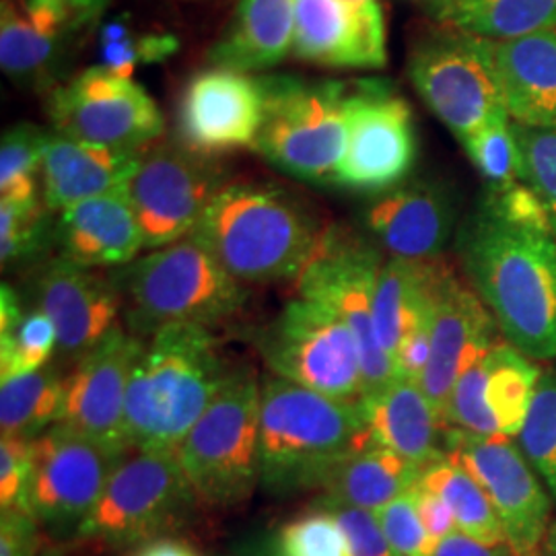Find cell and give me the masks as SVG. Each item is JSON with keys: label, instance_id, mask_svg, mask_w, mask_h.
<instances>
[{"label": "cell", "instance_id": "30bf717a", "mask_svg": "<svg viewBox=\"0 0 556 556\" xmlns=\"http://www.w3.org/2000/svg\"><path fill=\"white\" fill-rule=\"evenodd\" d=\"M381 256L378 250L344 227L324 229L318 250L298 277L299 298L316 301L346 324L355 337L363 365V396L397 378L396 363L379 344L374 299Z\"/></svg>", "mask_w": 556, "mask_h": 556}, {"label": "cell", "instance_id": "8fae6325", "mask_svg": "<svg viewBox=\"0 0 556 556\" xmlns=\"http://www.w3.org/2000/svg\"><path fill=\"white\" fill-rule=\"evenodd\" d=\"M256 346L277 378L338 400L358 402L363 397L357 340L342 319L316 301H289L260 330Z\"/></svg>", "mask_w": 556, "mask_h": 556}, {"label": "cell", "instance_id": "816d5d0a", "mask_svg": "<svg viewBox=\"0 0 556 556\" xmlns=\"http://www.w3.org/2000/svg\"><path fill=\"white\" fill-rule=\"evenodd\" d=\"M60 2H64L85 25L98 20L110 4V0H60Z\"/></svg>", "mask_w": 556, "mask_h": 556}, {"label": "cell", "instance_id": "ba28073f", "mask_svg": "<svg viewBox=\"0 0 556 556\" xmlns=\"http://www.w3.org/2000/svg\"><path fill=\"white\" fill-rule=\"evenodd\" d=\"M199 503L174 452H130L77 538L110 548H139L179 530Z\"/></svg>", "mask_w": 556, "mask_h": 556}, {"label": "cell", "instance_id": "60d3db41", "mask_svg": "<svg viewBox=\"0 0 556 556\" xmlns=\"http://www.w3.org/2000/svg\"><path fill=\"white\" fill-rule=\"evenodd\" d=\"M275 556H351L338 517L324 505L287 521L273 544Z\"/></svg>", "mask_w": 556, "mask_h": 556}, {"label": "cell", "instance_id": "83f0119b", "mask_svg": "<svg viewBox=\"0 0 556 556\" xmlns=\"http://www.w3.org/2000/svg\"><path fill=\"white\" fill-rule=\"evenodd\" d=\"M298 0H239L233 17L208 52L211 66L254 75L293 50Z\"/></svg>", "mask_w": 556, "mask_h": 556}, {"label": "cell", "instance_id": "11a10c76", "mask_svg": "<svg viewBox=\"0 0 556 556\" xmlns=\"http://www.w3.org/2000/svg\"><path fill=\"white\" fill-rule=\"evenodd\" d=\"M534 556H542V555H540V553H538V555H534Z\"/></svg>", "mask_w": 556, "mask_h": 556}, {"label": "cell", "instance_id": "484cf974", "mask_svg": "<svg viewBox=\"0 0 556 556\" xmlns=\"http://www.w3.org/2000/svg\"><path fill=\"white\" fill-rule=\"evenodd\" d=\"M142 151H119L59 132L48 135L41 165V197L52 213L83 200L122 192Z\"/></svg>", "mask_w": 556, "mask_h": 556}, {"label": "cell", "instance_id": "836d02e7", "mask_svg": "<svg viewBox=\"0 0 556 556\" xmlns=\"http://www.w3.org/2000/svg\"><path fill=\"white\" fill-rule=\"evenodd\" d=\"M420 486L429 489L443 498L456 517L457 530L475 538L482 544L507 542L497 511L484 489L470 477L459 464L447 456L431 464L418 480Z\"/></svg>", "mask_w": 556, "mask_h": 556}, {"label": "cell", "instance_id": "ac0fdd59", "mask_svg": "<svg viewBox=\"0 0 556 556\" xmlns=\"http://www.w3.org/2000/svg\"><path fill=\"white\" fill-rule=\"evenodd\" d=\"M540 376L536 361L497 340L457 379L445 425L482 438H516L530 415Z\"/></svg>", "mask_w": 556, "mask_h": 556}, {"label": "cell", "instance_id": "d6986e66", "mask_svg": "<svg viewBox=\"0 0 556 556\" xmlns=\"http://www.w3.org/2000/svg\"><path fill=\"white\" fill-rule=\"evenodd\" d=\"M36 307L59 330V361L79 363L119 326L124 299L114 278L64 258L50 260L34 282Z\"/></svg>", "mask_w": 556, "mask_h": 556}, {"label": "cell", "instance_id": "603a6c76", "mask_svg": "<svg viewBox=\"0 0 556 556\" xmlns=\"http://www.w3.org/2000/svg\"><path fill=\"white\" fill-rule=\"evenodd\" d=\"M367 231L392 258H441L457 223V200L438 179L402 181L363 213Z\"/></svg>", "mask_w": 556, "mask_h": 556}, {"label": "cell", "instance_id": "9f6ffc18", "mask_svg": "<svg viewBox=\"0 0 556 556\" xmlns=\"http://www.w3.org/2000/svg\"><path fill=\"white\" fill-rule=\"evenodd\" d=\"M268 556H275V555H268Z\"/></svg>", "mask_w": 556, "mask_h": 556}, {"label": "cell", "instance_id": "ffe728a7", "mask_svg": "<svg viewBox=\"0 0 556 556\" xmlns=\"http://www.w3.org/2000/svg\"><path fill=\"white\" fill-rule=\"evenodd\" d=\"M495 330L497 321L489 307L450 268L433 299L431 357L420 378V388L443 422L457 379L495 346Z\"/></svg>", "mask_w": 556, "mask_h": 556}, {"label": "cell", "instance_id": "277c9868", "mask_svg": "<svg viewBox=\"0 0 556 556\" xmlns=\"http://www.w3.org/2000/svg\"><path fill=\"white\" fill-rule=\"evenodd\" d=\"M324 229L287 190L270 184H227L190 238L239 282L298 278Z\"/></svg>", "mask_w": 556, "mask_h": 556}, {"label": "cell", "instance_id": "6da1fadb", "mask_svg": "<svg viewBox=\"0 0 556 556\" xmlns=\"http://www.w3.org/2000/svg\"><path fill=\"white\" fill-rule=\"evenodd\" d=\"M457 254L505 340L532 361L556 358V238L507 219L486 194L457 229Z\"/></svg>", "mask_w": 556, "mask_h": 556}, {"label": "cell", "instance_id": "44dd1931", "mask_svg": "<svg viewBox=\"0 0 556 556\" xmlns=\"http://www.w3.org/2000/svg\"><path fill=\"white\" fill-rule=\"evenodd\" d=\"M291 54L326 68H383L388 31L378 0H298Z\"/></svg>", "mask_w": 556, "mask_h": 556}, {"label": "cell", "instance_id": "e575fe53", "mask_svg": "<svg viewBox=\"0 0 556 556\" xmlns=\"http://www.w3.org/2000/svg\"><path fill=\"white\" fill-rule=\"evenodd\" d=\"M48 135L34 124L11 126L0 142V202L40 199Z\"/></svg>", "mask_w": 556, "mask_h": 556}, {"label": "cell", "instance_id": "3957f363", "mask_svg": "<svg viewBox=\"0 0 556 556\" xmlns=\"http://www.w3.org/2000/svg\"><path fill=\"white\" fill-rule=\"evenodd\" d=\"M376 443L358 402L289 379L260 390V484L275 495L321 489L342 459Z\"/></svg>", "mask_w": 556, "mask_h": 556}, {"label": "cell", "instance_id": "4dcf8cb0", "mask_svg": "<svg viewBox=\"0 0 556 556\" xmlns=\"http://www.w3.org/2000/svg\"><path fill=\"white\" fill-rule=\"evenodd\" d=\"M422 470L396 452L371 443L342 459L321 484L319 503L349 505L378 514L388 503L415 489Z\"/></svg>", "mask_w": 556, "mask_h": 556}, {"label": "cell", "instance_id": "1f68e13d", "mask_svg": "<svg viewBox=\"0 0 556 556\" xmlns=\"http://www.w3.org/2000/svg\"><path fill=\"white\" fill-rule=\"evenodd\" d=\"M429 13L441 27L493 41L556 27V0H429Z\"/></svg>", "mask_w": 556, "mask_h": 556}, {"label": "cell", "instance_id": "7402d4cb", "mask_svg": "<svg viewBox=\"0 0 556 556\" xmlns=\"http://www.w3.org/2000/svg\"><path fill=\"white\" fill-rule=\"evenodd\" d=\"M142 346L144 338L118 326L98 349L80 358L75 371L68 376L64 417L56 427L126 445V394Z\"/></svg>", "mask_w": 556, "mask_h": 556}, {"label": "cell", "instance_id": "f546056e", "mask_svg": "<svg viewBox=\"0 0 556 556\" xmlns=\"http://www.w3.org/2000/svg\"><path fill=\"white\" fill-rule=\"evenodd\" d=\"M497 64L509 118L556 128V27L497 41Z\"/></svg>", "mask_w": 556, "mask_h": 556}, {"label": "cell", "instance_id": "cb8c5ba5", "mask_svg": "<svg viewBox=\"0 0 556 556\" xmlns=\"http://www.w3.org/2000/svg\"><path fill=\"white\" fill-rule=\"evenodd\" d=\"M85 23L60 0H0V64L23 89L59 77L75 31Z\"/></svg>", "mask_w": 556, "mask_h": 556}, {"label": "cell", "instance_id": "b9f144b4", "mask_svg": "<svg viewBox=\"0 0 556 556\" xmlns=\"http://www.w3.org/2000/svg\"><path fill=\"white\" fill-rule=\"evenodd\" d=\"M514 132L521 161L519 178L542 202L556 238V128H532L514 122Z\"/></svg>", "mask_w": 556, "mask_h": 556}, {"label": "cell", "instance_id": "5b68a950", "mask_svg": "<svg viewBox=\"0 0 556 556\" xmlns=\"http://www.w3.org/2000/svg\"><path fill=\"white\" fill-rule=\"evenodd\" d=\"M126 328L140 338L172 326L217 328L245 307L250 291L194 238L140 256L114 277Z\"/></svg>", "mask_w": 556, "mask_h": 556}, {"label": "cell", "instance_id": "7c38bea8", "mask_svg": "<svg viewBox=\"0 0 556 556\" xmlns=\"http://www.w3.org/2000/svg\"><path fill=\"white\" fill-rule=\"evenodd\" d=\"M132 450L54 427L34 441V472L25 509L56 538L79 536L83 523Z\"/></svg>", "mask_w": 556, "mask_h": 556}, {"label": "cell", "instance_id": "db71d44e", "mask_svg": "<svg viewBox=\"0 0 556 556\" xmlns=\"http://www.w3.org/2000/svg\"><path fill=\"white\" fill-rule=\"evenodd\" d=\"M38 556H64L60 548H43Z\"/></svg>", "mask_w": 556, "mask_h": 556}, {"label": "cell", "instance_id": "4316f807", "mask_svg": "<svg viewBox=\"0 0 556 556\" xmlns=\"http://www.w3.org/2000/svg\"><path fill=\"white\" fill-rule=\"evenodd\" d=\"M371 438L425 472L445 456V422L418 381L392 379L358 400Z\"/></svg>", "mask_w": 556, "mask_h": 556}, {"label": "cell", "instance_id": "4fadbf2b", "mask_svg": "<svg viewBox=\"0 0 556 556\" xmlns=\"http://www.w3.org/2000/svg\"><path fill=\"white\" fill-rule=\"evenodd\" d=\"M227 184L219 161L197 155L179 142L144 149L122 190L139 220L144 250L188 238Z\"/></svg>", "mask_w": 556, "mask_h": 556}, {"label": "cell", "instance_id": "e0dca14e", "mask_svg": "<svg viewBox=\"0 0 556 556\" xmlns=\"http://www.w3.org/2000/svg\"><path fill=\"white\" fill-rule=\"evenodd\" d=\"M264 116L262 80L248 73L211 66L188 80L178 105V142L188 151L219 160L254 149Z\"/></svg>", "mask_w": 556, "mask_h": 556}, {"label": "cell", "instance_id": "52a82bcc", "mask_svg": "<svg viewBox=\"0 0 556 556\" xmlns=\"http://www.w3.org/2000/svg\"><path fill=\"white\" fill-rule=\"evenodd\" d=\"M260 390L252 369H233L213 404L179 443V464L200 503L236 507L260 484Z\"/></svg>", "mask_w": 556, "mask_h": 556}, {"label": "cell", "instance_id": "7dc6e473", "mask_svg": "<svg viewBox=\"0 0 556 556\" xmlns=\"http://www.w3.org/2000/svg\"><path fill=\"white\" fill-rule=\"evenodd\" d=\"M415 498H417L418 516L422 519L427 532L438 544L457 532L456 517L443 498L420 484L415 486Z\"/></svg>", "mask_w": 556, "mask_h": 556}, {"label": "cell", "instance_id": "d4e9b609", "mask_svg": "<svg viewBox=\"0 0 556 556\" xmlns=\"http://www.w3.org/2000/svg\"><path fill=\"white\" fill-rule=\"evenodd\" d=\"M60 258L83 268H124L139 258L144 239L124 192L83 200L60 211L54 225Z\"/></svg>", "mask_w": 556, "mask_h": 556}, {"label": "cell", "instance_id": "d6a6232c", "mask_svg": "<svg viewBox=\"0 0 556 556\" xmlns=\"http://www.w3.org/2000/svg\"><path fill=\"white\" fill-rule=\"evenodd\" d=\"M68 374L56 361L38 371L0 381L2 438L40 439L64 417Z\"/></svg>", "mask_w": 556, "mask_h": 556}, {"label": "cell", "instance_id": "bcb514c9", "mask_svg": "<svg viewBox=\"0 0 556 556\" xmlns=\"http://www.w3.org/2000/svg\"><path fill=\"white\" fill-rule=\"evenodd\" d=\"M41 526L29 511L13 507L0 514V556H38Z\"/></svg>", "mask_w": 556, "mask_h": 556}, {"label": "cell", "instance_id": "f1b7e54d", "mask_svg": "<svg viewBox=\"0 0 556 556\" xmlns=\"http://www.w3.org/2000/svg\"><path fill=\"white\" fill-rule=\"evenodd\" d=\"M450 266L441 258H392L381 262L374 321L381 349L394 358L397 349L431 321L433 299Z\"/></svg>", "mask_w": 556, "mask_h": 556}, {"label": "cell", "instance_id": "7bdbcfd3", "mask_svg": "<svg viewBox=\"0 0 556 556\" xmlns=\"http://www.w3.org/2000/svg\"><path fill=\"white\" fill-rule=\"evenodd\" d=\"M379 526L397 556H433L438 542L427 532L418 516L415 489L394 498L376 514Z\"/></svg>", "mask_w": 556, "mask_h": 556}, {"label": "cell", "instance_id": "9a60e30c", "mask_svg": "<svg viewBox=\"0 0 556 556\" xmlns=\"http://www.w3.org/2000/svg\"><path fill=\"white\" fill-rule=\"evenodd\" d=\"M445 456L484 489L516 556L538 555L553 523L551 493L519 443L447 427Z\"/></svg>", "mask_w": 556, "mask_h": 556}, {"label": "cell", "instance_id": "8d00e7d4", "mask_svg": "<svg viewBox=\"0 0 556 556\" xmlns=\"http://www.w3.org/2000/svg\"><path fill=\"white\" fill-rule=\"evenodd\" d=\"M517 443L556 501V365L542 371Z\"/></svg>", "mask_w": 556, "mask_h": 556}, {"label": "cell", "instance_id": "ee69618b", "mask_svg": "<svg viewBox=\"0 0 556 556\" xmlns=\"http://www.w3.org/2000/svg\"><path fill=\"white\" fill-rule=\"evenodd\" d=\"M31 472L34 441L23 438H0V511L13 507L25 509Z\"/></svg>", "mask_w": 556, "mask_h": 556}, {"label": "cell", "instance_id": "681fc988", "mask_svg": "<svg viewBox=\"0 0 556 556\" xmlns=\"http://www.w3.org/2000/svg\"><path fill=\"white\" fill-rule=\"evenodd\" d=\"M433 556H516V553L507 542L482 544L475 538L466 536L457 530L452 536L439 542Z\"/></svg>", "mask_w": 556, "mask_h": 556}, {"label": "cell", "instance_id": "d590c367", "mask_svg": "<svg viewBox=\"0 0 556 556\" xmlns=\"http://www.w3.org/2000/svg\"><path fill=\"white\" fill-rule=\"evenodd\" d=\"M59 351V330L52 318L34 307L0 334V381L38 371Z\"/></svg>", "mask_w": 556, "mask_h": 556}, {"label": "cell", "instance_id": "f5cc1de1", "mask_svg": "<svg viewBox=\"0 0 556 556\" xmlns=\"http://www.w3.org/2000/svg\"><path fill=\"white\" fill-rule=\"evenodd\" d=\"M540 555L556 556V519L551 523V528H548V534L544 538V544H542V548H540Z\"/></svg>", "mask_w": 556, "mask_h": 556}, {"label": "cell", "instance_id": "ab89813d", "mask_svg": "<svg viewBox=\"0 0 556 556\" xmlns=\"http://www.w3.org/2000/svg\"><path fill=\"white\" fill-rule=\"evenodd\" d=\"M178 38L157 31H135L124 21H114L101 31V60L105 68L132 77L142 64H155L178 52Z\"/></svg>", "mask_w": 556, "mask_h": 556}, {"label": "cell", "instance_id": "8992f818", "mask_svg": "<svg viewBox=\"0 0 556 556\" xmlns=\"http://www.w3.org/2000/svg\"><path fill=\"white\" fill-rule=\"evenodd\" d=\"M264 116L254 151L291 178L328 184L349 144V89L337 80L260 77Z\"/></svg>", "mask_w": 556, "mask_h": 556}, {"label": "cell", "instance_id": "c3c4849f", "mask_svg": "<svg viewBox=\"0 0 556 556\" xmlns=\"http://www.w3.org/2000/svg\"><path fill=\"white\" fill-rule=\"evenodd\" d=\"M431 357V321L417 334L408 338L394 355L397 378L413 379L420 383V378Z\"/></svg>", "mask_w": 556, "mask_h": 556}, {"label": "cell", "instance_id": "74e56055", "mask_svg": "<svg viewBox=\"0 0 556 556\" xmlns=\"http://www.w3.org/2000/svg\"><path fill=\"white\" fill-rule=\"evenodd\" d=\"M50 213L43 197L25 202H0L2 268L36 258L50 238H54Z\"/></svg>", "mask_w": 556, "mask_h": 556}, {"label": "cell", "instance_id": "f907efd6", "mask_svg": "<svg viewBox=\"0 0 556 556\" xmlns=\"http://www.w3.org/2000/svg\"><path fill=\"white\" fill-rule=\"evenodd\" d=\"M130 556H202L199 548L179 538H157L139 546Z\"/></svg>", "mask_w": 556, "mask_h": 556}, {"label": "cell", "instance_id": "f6af8a7d", "mask_svg": "<svg viewBox=\"0 0 556 556\" xmlns=\"http://www.w3.org/2000/svg\"><path fill=\"white\" fill-rule=\"evenodd\" d=\"M319 505L328 507L338 517L349 540L351 556H397L390 540L383 534L376 514L349 505Z\"/></svg>", "mask_w": 556, "mask_h": 556}, {"label": "cell", "instance_id": "9c48e42d", "mask_svg": "<svg viewBox=\"0 0 556 556\" xmlns=\"http://www.w3.org/2000/svg\"><path fill=\"white\" fill-rule=\"evenodd\" d=\"M408 75L420 100L459 142L495 119L509 118L497 41L441 27L413 48Z\"/></svg>", "mask_w": 556, "mask_h": 556}, {"label": "cell", "instance_id": "2e32d148", "mask_svg": "<svg viewBox=\"0 0 556 556\" xmlns=\"http://www.w3.org/2000/svg\"><path fill=\"white\" fill-rule=\"evenodd\" d=\"M349 144L334 184L381 194L400 186L417 161L410 103L386 80H361L346 100Z\"/></svg>", "mask_w": 556, "mask_h": 556}, {"label": "cell", "instance_id": "f35d334b", "mask_svg": "<svg viewBox=\"0 0 556 556\" xmlns=\"http://www.w3.org/2000/svg\"><path fill=\"white\" fill-rule=\"evenodd\" d=\"M491 190H505L519 178V149L511 118H498L459 142Z\"/></svg>", "mask_w": 556, "mask_h": 556}, {"label": "cell", "instance_id": "5bb4252c", "mask_svg": "<svg viewBox=\"0 0 556 556\" xmlns=\"http://www.w3.org/2000/svg\"><path fill=\"white\" fill-rule=\"evenodd\" d=\"M48 116L62 137L119 151L140 153L165 130L163 114L144 87L105 66L85 68L54 87Z\"/></svg>", "mask_w": 556, "mask_h": 556}, {"label": "cell", "instance_id": "7a4b0ae2", "mask_svg": "<svg viewBox=\"0 0 556 556\" xmlns=\"http://www.w3.org/2000/svg\"><path fill=\"white\" fill-rule=\"evenodd\" d=\"M231 371L211 328L172 326L144 338L126 394V445L176 454Z\"/></svg>", "mask_w": 556, "mask_h": 556}]
</instances>
